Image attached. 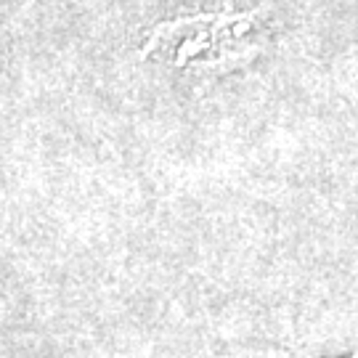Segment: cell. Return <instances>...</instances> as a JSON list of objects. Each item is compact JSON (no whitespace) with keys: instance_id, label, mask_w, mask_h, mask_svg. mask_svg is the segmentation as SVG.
<instances>
[{"instance_id":"cell-1","label":"cell","mask_w":358,"mask_h":358,"mask_svg":"<svg viewBox=\"0 0 358 358\" xmlns=\"http://www.w3.org/2000/svg\"><path fill=\"white\" fill-rule=\"evenodd\" d=\"M292 358H308V356H292ZM350 358H358V356H350Z\"/></svg>"}]
</instances>
